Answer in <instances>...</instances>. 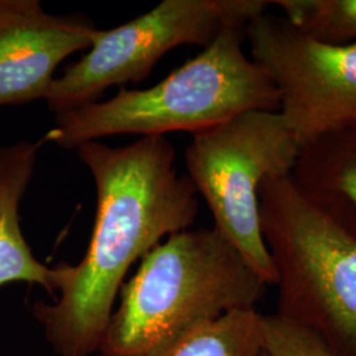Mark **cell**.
Wrapping results in <instances>:
<instances>
[{
	"label": "cell",
	"instance_id": "13",
	"mask_svg": "<svg viewBox=\"0 0 356 356\" xmlns=\"http://www.w3.org/2000/svg\"><path fill=\"white\" fill-rule=\"evenodd\" d=\"M261 332L268 356H335L316 334L276 313L261 314Z\"/></svg>",
	"mask_w": 356,
	"mask_h": 356
},
{
	"label": "cell",
	"instance_id": "5",
	"mask_svg": "<svg viewBox=\"0 0 356 356\" xmlns=\"http://www.w3.org/2000/svg\"><path fill=\"white\" fill-rule=\"evenodd\" d=\"M301 149L279 111L252 110L193 134L185 152L214 229L267 285L276 284V272L260 229L259 191L267 178L293 175Z\"/></svg>",
	"mask_w": 356,
	"mask_h": 356
},
{
	"label": "cell",
	"instance_id": "10",
	"mask_svg": "<svg viewBox=\"0 0 356 356\" xmlns=\"http://www.w3.org/2000/svg\"><path fill=\"white\" fill-rule=\"evenodd\" d=\"M293 177L307 189L343 204L356 216V128L305 145Z\"/></svg>",
	"mask_w": 356,
	"mask_h": 356
},
{
	"label": "cell",
	"instance_id": "7",
	"mask_svg": "<svg viewBox=\"0 0 356 356\" xmlns=\"http://www.w3.org/2000/svg\"><path fill=\"white\" fill-rule=\"evenodd\" d=\"M251 58L277 90L279 113L300 145L356 128V44L310 38L282 15L264 13L245 29Z\"/></svg>",
	"mask_w": 356,
	"mask_h": 356
},
{
	"label": "cell",
	"instance_id": "14",
	"mask_svg": "<svg viewBox=\"0 0 356 356\" xmlns=\"http://www.w3.org/2000/svg\"><path fill=\"white\" fill-rule=\"evenodd\" d=\"M259 356H268L267 354H266V351H264V350H263V351H261V353H260V355Z\"/></svg>",
	"mask_w": 356,
	"mask_h": 356
},
{
	"label": "cell",
	"instance_id": "9",
	"mask_svg": "<svg viewBox=\"0 0 356 356\" xmlns=\"http://www.w3.org/2000/svg\"><path fill=\"white\" fill-rule=\"evenodd\" d=\"M44 141L22 140L0 147V286L29 282L54 297L64 279L65 263H40L20 227L19 209L38 165Z\"/></svg>",
	"mask_w": 356,
	"mask_h": 356
},
{
	"label": "cell",
	"instance_id": "8",
	"mask_svg": "<svg viewBox=\"0 0 356 356\" xmlns=\"http://www.w3.org/2000/svg\"><path fill=\"white\" fill-rule=\"evenodd\" d=\"M97 32L88 17L48 13L38 0H0V107L45 101L60 64Z\"/></svg>",
	"mask_w": 356,
	"mask_h": 356
},
{
	"label": "cell",
	"instance_id": "1",
	"mask_svg": "<svg viewBox=\"0 0 356 356\" xmlns=\"http://www.w3.org/2000/svg\"><path fill=\"white\" fill-rule=\"evenodd\" d=\"M76 151L97 188L89 247L79 264L65 263L56 302L32 309L57 356L97 353L128 269L198 216V193L178 173L176 149L164 136L119 148L89 141Z\"/></svg>",
	"mask_w": 356,
	"mask_h": 356
},
{
	"label": "cell",
	"instance_id": "11",
	"mask_svg": "<svg viewBox=\"0 0 356 356\" xmlns=\"http://www.w3.org/2000/svg\"><path fill=\"white\" fill-rule=\"evenodd\" d=\"M261 351V314L245 309L191 332L164 356H259Z\"/></svg>",
	"mask_w": 356,
	"mask_h": 356
},
{
	"label": "cell",
	"instance_id": "6",
	"mask_svg": "<svg viewBox=\"0 0 356 356\" xmlns=\"http://www.w3.org/2000/svg\"><path fill=\"white\" fill-rule=\"evenodd\" d=\"M267 0H164L149 13L113 29H98L89 53L56 76L45 102L56 115L97 102L111 86L138 83L168 51L206 48L235 22L267 13Z\"/></svg>",
	"mask_w": 356,
	"mask_h": 356
},
{
	"label": "cell",
	"instance_id": "12",
	"mask_svg": "<svg viewBox=\"0 0 356 356\" xmlns=\"http://www.w3.org/2000/svg\"><path fill=\"white\" fill-rule=\"evenodd\" d=\"M272 4L310 38L329 44H356V0H275Z\"/></svg>",
	"mask_w": 356,
	"mask_h": 356
},
{
	"label": "cell",
	"instance_id": "4",
	"mask_svg": "<svg viewBox=\"0 0 356 356\" xmlns=\"http://www.w3.org/2000/svg\"><path fill=\"white\" fill-rule=\"evenodd\" d=\"M248 22L225 26L191 61L149 89L119 90L56 115L42 141L66 149L115 135L195 134L252 111H279L277 90L243 51Z\"/></svg>",
	"mask_w": 356,
	"mask_h": 356
},
{
	"label": "cell",
	"instance_id": "2",
	"mask_svg": "<svg viewBox=\"0 0 356 356\" xmlns=\"http://www.w3.org/2000/svg\"><path fill=\"white\" fill-rule=\"evenodd\" d=\"M267 284L214 229L172 234L143 256L120 288L99 356H164L181 341L235 310L254 309Z\"/></svg>",
	"mask_w": 356,
	"mask_h": 356
},
{
	"label": "cell",
	"instance_id": "3",
	"mask_svg": "<svg viewBox=\"0 0 356 356\" xmlns=\"http://www.w3.org/2000/svg\"><path fill=\"white\" fill-rule=\"evenodd\" d=\"M259 216L276 272V314L334 355L356 356V216L293 175L261 184Z\"/></svg>",
	"mask_w": 356,
	"mask_h": 356
}]
</instances>
